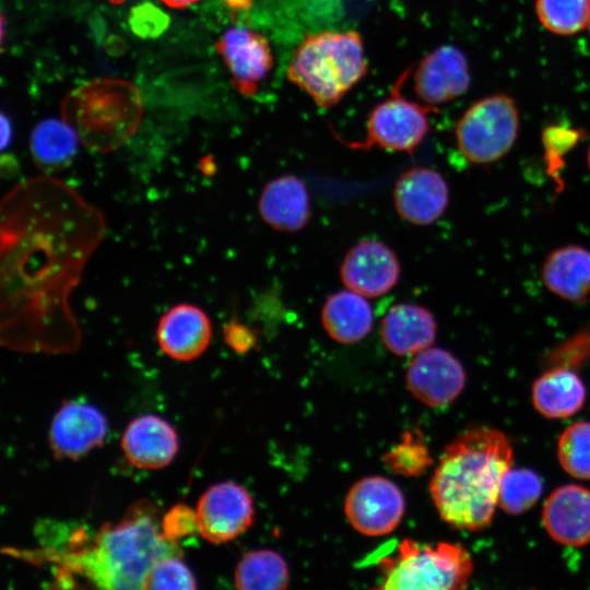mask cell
Instances as JSON below:
<instances>
[{"label":"cell","instance_id":"cell-1","mask_svg":"<svg viewBox=\"0 0 590 590\" xmlns=\"http://www.w3.org/2000/svg\"><path fill=\"white\" fill-rule=\"evenodd\" d=\"M103 212L67 182L39 175L0 204V337L24 352H70L81 331L70 306L106 235Z\"/></svg>","mask_w":590,"mask_h":590},{"label":"cell","instance_id":"cell-2","mask_svg":"<svg viewBox=\"0 0 590 590\" xmlns=\"http://www.w3.org/2000/svg\"><path fill=\"white\" fill-rule=\"evenodd\" d=\"M151 503H137L115 524H103L92 541L66 550L36 551L57 567L58 580L75 577L106 589H145L153 566L167 556H181L177 542L166 540Z\"/></svg>","mask_w":590,"mask_h":590},{"label":"cell","instance_id":"cell-3","mask_svg":"<svg viewBox=\"0 0 590 590\" xmlns=\"http://www.w3.org/2000/svg\"><path fill=\"white\" fill-rule=\"evenodd\" d=\"M511 467L512 447L504 433L475 427L458 436L445 448L429 483L439 516L461 530L488 526Z\"/></svg>","mask_w":590,"mask_h":590},{"label":"cell","instance_id":"cell-4","mask_svg":"<svg viewBox=\"0 0 590 590\" xmlns=\"http://www.w3.org/2000/svg\"><path fill=\"white\" fill-rule=\"evenodd\" d=\"M362 36L355 31L307 35L287 66V79L317 106L337 105L367 72Z\"/></svg>","mask_w":590,"mask_h":590},{"label":"cell","instance_id":"cell-5","mask_svg":"<svg viewBox=\"0 0 590 590\" xmlns=\"http://www.w3.org/2000/svg\"><path fill=\"white\" fill-rule=\"evenodd\" d=\"M135 86L119 79H101L73 90L62 103V119L90 150L110 152L135 132L141 121Z\"/></svg>","mask_w":590,"mask_h":590},{"label":"cell","instance_id":"cell-6","mask_svg":"<svg viewBox=\"0 0 590 590\" xmlns=\"http://www.w3.org/2000/svg\"><path fill=\"white\" fill-rule=\"evenodd\" d=\"M378 589L453 590L468 586L473 563L460 544L439 542L432 546L405 539L392 556L378 560Z\"/></svg>","mask_w":590,"mask_h":590},{"label":"cell","instance_id":"cell-7","mask_svg":"<svg viewBox=\"0 0 590 590\" xmlns=\"http://www.w3.org/2000/svg\"><path fill=\"white\" fill-rule=\"evenodd\" d=\"M519 131V110L512 97L493 94L473 103L457 122L460 153L471 163L489 164L514 146Z\"/></svg>","mask_w":590,"mask_h":590},{"label":"cell","instance_id":"cell-8","mask_svg":"<svg viewBox=\"0 0 590 590\" xmlns=\"http://www.w3.org/2000/svg\"><path fill=\"white\" fill-rule=\"evenodd\" d=\"M410 69L398 79L389 97L368 114L365 139L346 143L354 149H380L412 154L429 130V113L436 108L408 99L401 94Z\"/></svg>","mask_w":590,"mask_h":590},{"label":"cell","instance_id":"cell-9","mask_svg":"<svg viewBox=\"0 0 590 590\" xmlns=\"http://www.w3.org/2000/svg\"><path fill=\"white\" fill-rule=\"evenodd\" d=\"M405 500L401 489L389 479L374 475L355 482L346 494L344 512L361 534L381 536L401 522Z\"/></svg>","mask_w":590,"mask_h":590},{"label":"cell","instance_id":"cell-10","mask_svg":"<svg viewBox=\"0 0 590 590\" xmlns=\"http://www.w3.org/2000/svg\"><path fill=\"white\" fill-rule=\"evenodd\" d=\"M196 511L200 534L215 544L238 538L252 524L255 516L249 493L229 481L209 487L199 498Z\"/></svg>","mask_w":590,"mask_h":590},{"label":"cell","instance_id":"cell-11","mask_svg":"<svg viewBox=\"0 0 590 590\" xmlns=\"http://www.w3.org/2000/svg\"><path fill=\"white\" fill-rule=\"evenodd\" d=\"M405 379L409 390L417 400L439 408L449 404L461 393L465 371L449 351L429 346L414 354Z\"/></svg>","mask_w":590,"mask_h":590},{"label":"cell","instance_id":"cell-12","mask_svg":"<svg viewBox=\"0 0 590 590\" xmlns=\"http://www.w3.org/2000/svg\"><path fill=\"white\" fill-rule=\"evenodd\" d=\"M224 60L234 87L244 96H252L273 68V55L268 39L245 27H233L215 44Z\"/></svg>","mask_w":590,"mask_h":590},{"label":"cell","instance_id":"cell-13","mask_svg":"<svg viewBox=\"0 0 590 590\" xmlns=\"http://www.w3.org/2000/svg\"><path fill=\"white\" fill-rule=\"evenodd\" d=\"M416 96L428 106H438L463 95L471 82L464 52L453 45H442L426 55L413 75Z\"/></svg>","mask_w":590,"mask_h":590},{"label":"cell","instance_id":"cell-14","mask_svg":"<svg viewBox=\"0 0 590 590\" xmlns=\"http://www.w3.org/2000/svg\"><path fill=\"white\" fill-rule=\"evenodd\" d=\"M400 263L396 253L379 240H363L345 255L340 275L346 288L365 297H379L399 281Z\"/></svg>","mask_w":590,"mask_h":590},{"label":"cell","instance_id":"cell-15","mask_svg":"<svg viewBox=\"0 0 590 590\" xmlns=\"http://www.w3.org/2000/svg\"><path fill=\"white\" fill-rule=\"evenodd\" d=\"M449 189L435 169L413 167L402 173L393 187V203L398 214L414 225H429L446 211Z\"/></svg>","mask_w":590,"mask_h":590},{"label":"cell","instance_id":"cell-16","mask_svg":"<svg viewBox=\"0 0 590 590\" xmlns=\"http://www.w3.org/2000/svg\"><path fill=\"white\" fill-rule=\"evenodd\" d=\"M106 434L107 421L97 408L64 402L52 418L49 445L55 457L74 460L102 446Z\"/></svg>","mask_w":590,"mask_h":590},{"label":"cell","instance_id":"cell-17","mask_svg":"<svg viewBox=\"0 0 590 590\" xmlns=\"http://www.w3.org/2000/svg\"><path fill=\"white\" fill-rule=\"evenodd\" d=\"M156 338L167 356L180 362L192 361L209 346L212 338L211 320L196 305L177 304L160 318Z\"/></svg>","mask_w":590,"mask_h":590},{"label":"cell","instance_id":"cell-18","mask_svg":"<svg viewBox=\"0 0 590 590\" xmlns=\"http://www.w3.org/2000/svg\"><path fill=\"white\" fill-rule=\"evenodd\" d=\"M542 521L550 536L560 544L590 543V489L575 484L557 487L544 503Z\"/></svg>","mask_w":590,"mask_h":590},{"label":"cell","instance_id":"cell-19","mask_svg":"<svg viewBox=\"0 0 590 590\" xmlns=\"http://www.w3.org/2000/svg\"><path fill=\"white\" fill-rule=\"evenodd\" d=\"M121 448L134 467L156 470L166 467L174 459L178 451V437L164 418L142 415L126 427Z\"/></svg>","mask_w":590,"mask_h":590},{"label":"cell","instance_id":"cell-20","mask_svg":"<svg viewBox=\"0 0 590 590\" xmlns=\"http://www.w3.org/2000/svg\"><path fill=\"white\" fill-rule=\"evenodd\" d=\"M258 209L262 220L273 229L297 232L310 217L307 188L293 175L274 178L262 189Z\"/></svg>","mask_w":590,"mask_h":590},{"label":"cell","instance_id":"cell-21","mask_svg":"<svg viewBox=\"0 0 590 590\" xmlns=\"http://www.w3.org/2000/svg\"><path fill=\"white\" fill-rule=\"evenodd\" d=\"M436 331L433 314L421 305L410 303L391 307L380 326L382 343L399 356L414 355L429 347Z\"/></svg>","mask_w":590,"mask_h":590},{"label":"cell","instance_id":"cell-22","mask_svg":"<svg viewBox=\"0 0 590 590\" xmlns=\"http://www.w3.org/2000/svg\"><path fill=\"white\" fill-rule=\"evenodd\" d=\"M546 288L568 302H583L590 294V250L566 245L548 253L542 266Z\"/></svg>","mask_w":590,"mask_h":590},{"label":"cell","instance_id":"cell-23","mask_svg":"<svg viewBox=\"0 0 590 590\" xmlns=\"http://www.w3.org/2000/svg\"><path fill=\"white\" fill-rule=\"evenodd\" d=\"M373 321V310L365 296L349 288L330 295L321 310L323 329L342 344L363 340L370 332Z\"/></svg>","mask_w":590,"mask_h":590},{"label":"cell","instance_id":"cell-24","mask_svg":"<svg viewBox=\"0 0 590 590\" xmlns=\"http://www.w3.org/2000/svg\"><path fill=\"white\" fill-rule=\"evenodd\" d=\"M532 401L542 415L550 418H566L582 408L586 401V387L575 371L557 366L534 381Z\"/></svg>","mask_w":590,"mask_h":590},{"label":"cell","instance_id":"cell-25","mask_svg":"<svg viewBox=\"0 0 590 590\" xmlns=\"http://www.w3.org/2000/svg\"><path fill=\"white\" fill-rule=\"evenodd\" d=\"M80 139L63 119L40 121L31 135L30 149L34 164L45 175L67 168L73 161Z\"/></svg>","mask_w":590,"mask_h":590},{"label":"cell","instance_id":"cell-26","mask_svg":"<svg viewBox=\"0 0 590 590\" xmlns=\"http://www.w3.org/2000/svg\"><path fill=\"white\" fill-rule=\"evenodd\" d=\"M239 590H282L290 583L286 560L275 551L263 548L246 553L234 574Z\"/></svg>","mask_w":590,"mask_h":590},{"label":"cell","instance_id":"cell-27","mask_svg":"<svg viewBox=\"0 0 590 590\" xmlns=\"http://www.w3.org/2000/svg\"><path fill=\"white\" fill-rule=\"evenodd\" d=\"M535 12L548 32L569 36L587 26L590 0H535Z\"/></svg>","mask_w":590,"mask_h":590},{"label":"cell","instance_id":"cell-28","mask_svg":"<svg viewBox=\"0 0 590 590\" xmlns=\"http://www.w3.org/2000/svg\"><path fill=\"white\" fill-rule=\"evenodd\" d=\"M542 488V481L536 473L511 468L502 480L498 506L508 514H522L538 502Z\"/></svg>","mask_w":590,"mask_h":590},{"label":"cell","instance_id":"cell-29","mask_svg":"<svg viewBox=\"0 0 590 590\" xmlns=\"http://www.w3.org/2000/svg\"><path fill=\"white\" fill-rule=\"evenodd\" d=\"M558 461L571 476L590 480V422L568 426L559 437Z\"/></svg>","mask_w":590,"mask_h":590},{"label":"cell","instance_id":"cell-30","mask_svg":"<svg viewBox=\"0 0 590 590\" xmlns=\"http://www.w3.org/2000/svg\"><path fill=\"white\" fill-rule=\"evenodd\" d=\"M384 461L389 470L404 476H417L432 464L429 450L420 432H406L388 451Z\"/></svg>","mask_w":590,"mask_h":590},{"label":"cell","instance_id":"cell-31","mask_svg":"<svg viewBox=\"0 0 590 590\" xmlns=\"http://www.w3.org/2000/svg\"><path fill=\"white\" fill-rule=\"evenodd\" d=\"M180 557L160 559L148 576L145 589H196V579Z\"/></svg>","mask_w":590,"mask_h":590},{"label":"cell","instance_id":"cell-32","mask_svg":"<svg viewBox=\"0 0 590 590\" xmlns=\"http://www.w3.org/2000/svg\"><path fill=\"white\" fill-rule=\"evenodd\" d=\"M583 137V132L571 127L551 125L542 132V143L548 170L556 176L562 167L564 155Z\"/></svg>","mask_w":590,"mask_h":590},{"label":"cell","instance_id":"cell-33","mask_svg":"<svg viewBox=\"0 0 590 590\" xmlns=\"http://www.w3.org/2000/svg\"><path fill=\"white\" fill-rule=\"evenodd\" d=\"M169 16L152 2H141L134 5L129 14L131 31L144 39L161 36L169 25Z\"/></svg>","mask_w":590,"mask_h":590},{"label":"cell","instance_id":"cell-34","mask_svg":"<svg viewBox=\"0 0 590 590\" xmlns=\"http://www.w3.org/2000/svg\"><path fill=\"white\" fill-rule=\"evenodd\" d=\"M161 531L173 542L199 531L197 511L185 504L173 506L162 518Z\"/></svg>","mask_w":590,"mask_h":590},{"label":"cell","instance_id":"cell-35","mask_svg":"<svg viewBox=\"0 0 590 590\" xmlns=\"http://www.w3.org/2000/svg\"><path fill=\"white\" fill-rule=\"evenodd\" d=\"M223 337L225 343L237 353L249 351L256 343L253 331L235 319L225 324Z\"/></svg>","mask_w":590,"mask_h":590},{"label":"cell","instance_id":"cell-36","mask_svg":"<svg viewBox=\"0 0 590 590\" xmlns=\"http://www.w3.org/2000/svg\"><path fill=\"white\" fill-rule=\"evenodd\" d=\"M12 138V126L10 120L3 114L1 115V148L4 150L10 145Z\"/></svg>","mask_w":590,"mask_h":590},{"label":"cell","instance_id":"cell-37","mask_svg":"<svg viewBox=\"0 0 590 590\" xmlns=\"http://www.w3.org/2000/svg\"><path fill=\"white\" fill-rule=\"evenodd\" d=\"M234 11H244L251 7L253 0H224Z\"/></svg>","mask_w":590,"mask_h":590},{"label":"cell","instance_id":"cell-38","mask_svg":"<svg viewBox=\"0 0 590 590\" xmlns=\"http://www.w3.org/2000/svg\"><path fill=\"white\" fill-rule=\"evenodd\" d=\"M170 8L182 9L199 0H161Z\"/></svg>","mask_w":590,"mask_h":590},{"label":"cell","instance_id":"cell-39","mask_svg":"<svg viewBox=\"0 0 590 590\" xmlns=\"http://www.w3.org/2000/svg\"><path fill=\"white\" fill-rule=\"evenodd\" d=\"M588 165H589V169H590V149H589V153H588Z\"/></svg>","mask_w":590,"mask_h":590},{"label":"cell","instance_id":"cell-40","mask_svg":"<svg viewBox=\"0 0 590 590\" xmlns=\"http://www.w3.org/2000/svg\"><path fill=\"white\" fill-rule=\"evenodd\" d=\"M587 26H588V30H589V33H590V16H589Z\"/></svg>","mask_w":590,"mask_h":590},{"label":"cell","instance_id":"cell-41","mask_svg":"<svg viewBox=\"0 0 590 590\" xmlns=\"http://www.w3.org/2000/svg\"><path fill=\"white\" fill-rule=\"evenodd\" d=\"M109 1L115 2V3H119V2H121L123 0H109Z\"/></svg>","mask_w":590,"mask_h":590}]
</instances>
